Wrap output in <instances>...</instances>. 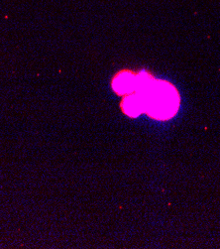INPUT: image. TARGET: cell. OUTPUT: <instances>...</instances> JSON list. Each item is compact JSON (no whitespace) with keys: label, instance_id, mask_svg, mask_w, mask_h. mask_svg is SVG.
I'll use <instances>...</instances> for the list:
<instances>
[{"label":"cell","instance_id":"1","mask_svg":"<svg viewBox=\"0 0 220 249\" xmlns=\"http://www.w3.org/2000/svg\"><path fill=\"white\" fill-rule=\"evenodd\" d=\"M151 77L138 76L136 92L141 96L144 111L159 120L172 118L180 107V94L176 88L165 81H150Z\"/></svg>","mask_w":220,"mask_h":249}]
</instances>
